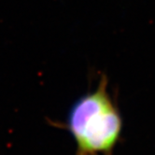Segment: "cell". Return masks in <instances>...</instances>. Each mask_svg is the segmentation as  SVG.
Listing matches in <instances>:
<instances>
[{"label": "cell", "mask_w": 155, "mask_h": 155, "mask_svg": "<svg viewBox=\"0 0 155 155\" xmlns=\"http://www.w3.org/2000/svg\"><path fill=\"white\" fill-rule=\"evenodd\" d=\"M102 75L96 88L70 107L64 128L76 143V155H112L123 131V118Z\"/></svg>", "instance_id": "1"}]
</instances>
